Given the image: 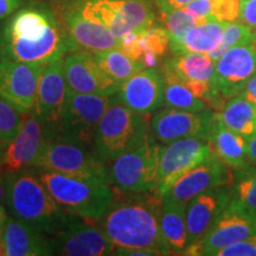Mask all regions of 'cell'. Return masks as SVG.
Instances as JSON below:
<instances>
[{
  "mask_svg": "<svg viewBox=\"0 0 256 256\" xmlns=\"http://www.w3.org/2000/svg\"><path fill=\"white\" fill-rule=\"evenodd\" d=\"M75 50L51 2L30 0L0 22V58L46 64Z\"/></svg>",
  "mask_w": 256,
  "mask_h": 256,
  "instance_id": "cell-1",
  "label": "cell"
},
{
  "mask_svg": "<svg viewBox=\"0 0 256 256\" xmlns=\"http://www.w3.org/2000/svg\"><path fill=\"white\" fill-rule=\"evenodd\" d=\"M115 194L100 220V226L115 247L114 255L151 250L168 255L160 230L162 198L156 191Z\"/></svg>",
  "mask_w": 256,
  "mask_h": 256,
  "instance_id": "cell-2",
  "label": "cell"
},
{
  "mask_svg": "<svg viewBox=\"0 0 256 256\" xmlns=\"http://www.w3.org/2000/svg\"><path fill=\"white\" fill-rule=\"evenodd\" d=\"M5 174V204L16 218L49 236L60 232L72 218V214L66 212L51 196L34 168Z\"/></svg>",
  "mask_w": 256,
  "mask_h": 256,
  "instance_id": "cell-3",
  "label": "cell"
},
{
  "mask_svg": "<svg viewBox=\"0 0 256 256\" xmlns=\"http://www.w3.org/2000/svg\"><path fill=\"white\" fill-rule=\"evenodd\" d=\"M36 171L51 196L72 215L98 220L113 200V190L107 182L74 177L51 170Z\"/></svg>",
  "mask_w": 256,
  "mask_h": 256,
  "instance_id": "cell-4",
  "label": "cell"
},
{
  "mask_svg": "<svg viewBox=\"0 0 256 256\" xmlns=\"http://www.w3.org/2000/svg\"><path fill=\"white\" fill-rule=\"evenodd\" d=\"M151 136L146 115L130 110L113 95L96 128L94 150L108 162L142 145Z\"/></svg>",
  "mask_w": 256,
  "mask_h": 256,
  "instance_id": "cell-5",
  "label": "cell"
},
{
  "mask_svg": "<svg viewBox=\"0 0 256 256\" xmlns=\"http://www.w3.org/2000/svg\"><path fill=\"white\" fill-rule=\"evenodd\" d=\"M34 168L51 170L74 177L98 179L110 184L107 162L84 144L66 139L58 133L44 144Z\"/></svg>",
  "mask_w": 256,
  "mask_h": 256,
  "instance_id": "cell-6",
  "label": "cell"
},
{
  "mask_svg": "<svg viewBox=\"0 0 256 256\" xmlns=\"http://www.w3.org/2000/svg\"><path fill=\"white\" fill-rule=\"evenodd\" d=\"M86 18L98 22L116 40L153 26L156 17L148 0H66Z\"/></svg>",
  "mask_w": 256,
  "mask_h": 256,
  "instance_id": "cell-7",
  "label": "cell"
},
{
  "mask_svg": "<svg viewBox=\"0 0 256 256\" xmlns=\"http://www.w3.org/2000/svg\"><path fill=\"white\" fill-rule=\"evenodd\" d=\"M162 146L151 136L142 145L107 162L110 182L124 192L156 191Z\"/></svg>",
  "mask_w": 256,
  "mask_h": 256,
  "instance_id": "cell-8",
  "label": "cell"
},
{
  "mask_svg": "<svg viewBox=\"0 0 256 256\" xmlns=\"http://www.w3.org/2000/svg\"><path fill=\"white\" fill-rule=\"evenodd\" d=\"M256 75V52L252 44L230 48L215 60V74L206 106L220 110L229 98L240 95L252 78Z\"/></svg>",
  "mask_w": 256,
  "mask_h": 256,
  "instance_id": "cell-9",
  "label": "cell"
},
{
  "mask_svg": "<svg viewBox=\"0 0 256 256\" xmlns=\"http://www.w3.org/2000/svg\"><path fill=\"white\" fill-rule=\"evenodd\" d=\"M112 96L74 92L68 88L60 115V134L94 148L96 128L104 114Z\"/></svg>",
  "mask_w": 256,
  "mask_h": 256,
  "instance_id": "cell-10",
  "label": "cell"
},
{
  "mask_svg": "<svg viewBox=\"0 0 256 256\" xmlns=\"http://www.w3.org/2000/svg\"><path fill=\"white\" fill-rule=\"evenodd\" d=\"M58 133L60 127L50 126L42 121L34 110L23 115L20 130L2 154V172L10 174L34 168L44 144Z\"/></svg>",
  "mask_w": 256,
  "mask_h": 256,
  "instance_id": "cell-11",
  "label": "cell"
},
{
  "mask_svg": "<svg viewBox=\"0 0 256 256\" xmlns=\"http://www.w3.org/2000/svg\"><path fill=\"white\" fill-rule=\"evenodd\" d=\"M214 154L209 142L202 138H183L166 144L160 152L159 183L156 192L162 198L182 176Z\"/></svg>",
  "mask_w": 256,
  "mask_h": 256,
  "instance_id": "cell-12",
  "label": "cell"
},
{
  "mask_svg": "<svg viewBox=\"0 0 256 256\" xmlns=\"http://www.w3.org/2000/svg\"><path fill=\"white\" fill-rule=\"evenodd\" d=\"M72 215L60 232L50 236L54 255L106 256L114 255L115 247L98 226L86 223Z\"/></svg>",
  "mask_w": 256,
  "mask_h": 256,
  "instance_id": "cell-13",
  "label": "cell"
},
{
  "mask_svg": "<svg viewBox=\"0 0 256 256\" xmlns=\"http://www.w3.org/2000/svg\"><path fill=\"white\" fill-rule=\"evenodd\" d=\"M256 234V220L232 206L226 208L197 242L188 246L183 255L217 256L220 250Z\"/></svg>",
  "mask_w": 256,
  "mask_h": 256,
  "instance_id": "cell-14",
  "label": "cell"
},
{
  "mask_svg": "<svg viewBox=\"0 0 256 256\" xmlns=\"http://www.w3.org/2000/svg\"><path fill=\"white\" fill-rule=\"evenodd\" d=\"M43 66L44 64L0 58V96L20 114L34 110Z\"/></svg>",
  "mask_w": 256,
  "mask_h": 256,
  "instance_id": "cell-15",
  "label": "cell"
},
{
  "mask_svg": "<svg viewBox=\"0 0 256 256\" xmlns=\"http://www.w3.org/2000/svg\"><path fill=\"white\" fill-rule=\"evenodd\" d=\"M215 113L209 110L188 112L166 108L152 118L150 128L156 142L168 144L183 138L208 139Z\"/></svg>",
  "mask_w": 256,
  "mask_h": 256,
  "instance_id": "cell-16",
  "label": "cell"
},
{
  "mask_svg": "<svg viewBox=\"0 0 256 256\" xmlns=\"http://www.w3.org/2000/svg\"><path fill=\"white\" fill-rule=\"evenodd\" d=\"M64 72L68 87L74 92L113 96L121 87L98 66L94 54L86 50H75L64 56Z\"/></svg>",
  "mask_w": 256,
  "mask_h": 256,
  "instance_id": "cell-17",
  "label": "cell"
},
{
  "mask_svg": "<svg viewBox=\"0 0 256 256\" xmlns=\"http://www.w3.org/2000/svg\"><path fill=\"white\" fill-rule=\"evenodd\" d=\"M51 4L60 23L80 50L96 54L119 46V40H116L104 25L86 18L68 2L52 0Z\"/></svg>",
  "mask_w": 256,
  "mask_h": 256,
  "instance_id": "cell-18",
  "label": "cell"
},
{
  "mask_svg": "<svg viewBox=\"0 0 256 256\" xmlns=\"http://www.w3.org/2000/svg\"><path fill=\"white\" fill-rule=\"evenodd\" d=\"M234 182L232 172L214 154L182 176L162 198L180 203H188L194 196L210 188L226 186Z\"/></svg>",
  "mask_w": 256,
  "mask_h": 256,
  "instance_id": "cell-19",
  "label": "cell"
},
{
  "mask_svg": "<svg viewBox=\"0 0 256 256\" xmlns=\"http://www.w3.org/2000/svg\"><path fill=\"white\" fill-rule=\"evenodd\" d=\"M68 88L64 72V57H58L44 64L34 108L42 121L50 126L60 127Z\"/></svg>",
  "mask_w": 256,
  "mask_h": 256,
  "instance_id": "cell-20",
  "label": "cell"
},
{
  "mask_svg": "<svg viewBox=\"0 0 256 256\" xmlns=\"http://www.w3.org/2000/svg\"><path fill=\"white\" fill-rule=\"evenodd\" d=\"M164 92L162 72L156 68H145L124 81L116 96L130 110L148 115L164 104Z\"/></svg>",
  "mask_w": 256,
  "mask_h": 256,
  "instance_id": "cell-21",
  "label": "cell"
},
{
  "mask_svg": "<svg viewBox=\"0 0 256 256\" xmlns=\"http://www.w3.org/2000/svg\"><path fill=\"white\" fill-rule=\"evenodd\" d=\"M232 192L226 186L210 188L188 200L186 206L188 246L197 242L228 206Z\"/></svg>",
  "mask_w": 256,
  "mask_h": 256,
  "instance_id": "cell-22",
  "label": "cell"
},
{
  "mask_svg": "<svg viewBox=\"0 0 256 256\" xmlns=\"http://www.w3.org/2000/svg\"><path fill=\"white\" fill-rule=\"evenodd\" d=\"M2 243L5 256L54 255L49 235L14 216L6 220Z\"/></svg>",
  "mask_w": 256,
  "mask_h": 256,
  "instance_id": "cell-23",
  "label": "cell"
},
{
  "mask_svg": "<svg viewBox=\"0 0 256 256\" xmlns=\"http://www.w3.org/2000/svg\"><path fill=\"white\" fill-rule=\"evenodd\" d=\"M208 142L212 147L214 153L228 168L246 171L248 168L247 138L234 132L223 124L215 113L211 124Z\"/></svg>",
  "mask_w": 256,
  "mask_h": 256,
  "instance_id": "cell-24",
  "label": "cell"
},
{
  "mask_svg": "<svg viewBox=\"0 0 256 256\" xmlns=\"http://www.w3.org/2000/svg\"><path fill=\"white\" fill-rule=\"evenodd\" d=\"M186 206L188 203L162 198L160 230L168 255H183L188 247Z\"/></svg>",
  "mask_w": 256,
  "mask_h": 256,
  "instance_id": "cell-25",
  "label": "cell"
},
{
  "mask_svg": "<svg viewBox=\"0 0 256 256\" xmlns=\"http://www.w3.org/2000/svg\"><path fill=\"white\" fill-rule=\"evenodd\" d=\"M162 68L183 82H211L215 74V60L209 54L186 52L165 60Z\"/></svg>",
  "mask_w": 256,
  "mask_h": 256,
  "instance_id": "cell-26",
  "label": "cell"
},
{
  "mask_svg": "<svg viewBox=\"0 0 256 256\" xmlns=\"http://www.w3.org/2000/svg\"><path fill=\"white\" fill-rule=\"evenodd\" d=\"M226 23L211 19L192 26L178 46L171 49L174 55L186 52L210 54L220 46Z\"/></svg>",
  "mask_w": 256,
  "mask_h": 256,
  "instance_id": "cell-27",
  "label": "cell"
},
{
  "mask_svg": "<svg viewBox=\"0 0 256 256\" xmlns=\"http://www.w3.org/2000/svg\"><path fill=\"white\" fill-rule=\"evenodd\" d=\"M217 116L224 126L243 136L256 134V104L242 95L229 98Z\"/></svg>",
  "mask_w": 256,
  "mask_h": 256,
  "instance_id": "cell-28",
  "label": "cell"
},
{
  "mask_svg": "<svg viewBox=\"0 0 256 256\" xmlns=\"http://www.w3.org/2000/svg\"><path fill=\"white\" fill-rule=\"evenodd\" d=\"M94 58L98 66L120 84L132 78L134 74L145 69L142 62L133 60L119 48H112L96 52L94 54Z\"/></svg>",
  "mask_w": 256,
  "mask_h": 256,
  "instance_id": "cell-29",
  "label": "cell"
},
{
  "mask_svg": "<svg viewBox=\"0 0 256 256\" xmlns=\"http://www.w3.org/2000/svg\"><path fill=\"white\" fill-rule=\"evenodd\" d=\"M162 72L165 81L164 104L166 107L188 112H202L206 110L208 106L206 102L197 98L177 76L164 68Z\"/></svg>",
  "mask_w": 256,
  "mask_h": 256,
  "instance_id": "cell-30",
  "label": "cell"
},
{
  "mask_svg": "<svg viewBox=\"0 0 256 256\" xmlns=\"http://www.w3.org/2000/svg\"><path fill=\"white\" fill-rule=\"evenodd\" d=\"M232 192L229 206L240 211L243 215L256 220V172L252 170L246 172L244 177L238 182Z\"/></svg>",
  "mask_w": 256,
  "mask_h": 256,
  "instance_id": "cell-31",
  "label": "cell"
},
{
  "mask_svg": "<svg viewBox=\"0 0 256 256\" xmlns=\"http://www.w3.org/2000/svg\"><path fill=\"white\" fill-rule=\"evenodd\" d=\"M255 34L256 32L254 28L248 26V25L243 23H236V22L226 23L220 46L209 55L214 60H216L230 48L243 46V44H252Z\"/></svg>",
  "mask_w": 256,
  "mask_h": 256,
  "instance_id": "cell-32",
  "label": "cell"
},
{
  "mask_svg": "<svg viewBox=\"0 0 256 256\" xmlns=\"http://www.w3.org/2000/svg\"><path fill=\"white\" fill-rule=\"evenodd\" d=\"M162 20L170 34V49H174L176 46H178L192 26L200 24L196 18L188 14L183 8L162 14Z\"/></svg>",
  "mask_w": 256,
  "mask_h": 256,
  "instance_id": "cell-33",
  "label": "cell"
},
{
  "mask_svg": "<svg viewBox=\"0 0 256 256\" xmlns=\"http://www.w3.org/2000/svg\"><path fill=\"white\" fill-rule=\"evenodd\" d=\"M23 114L0 96V140L10 142L20 130Z\"/></svg>",
  "mask_w": 256,
  "mask_h": 256,
  "instance_id": "cell-34",
  "label": "cell"
},
{
  "mask_svg": "<svg viewBox=\"0 0 256 256\" xmlns=\"http://www.w3.org/2000/svg\"><path fill=\"white\" fill-rule=\"evenodd\" d=\"M212 2V17L223 23L236 22L240 17L242 0H211Z\"/></svg>",
  "mask_w": 256,
  "mask_h": 256,
  "instance_id": "cell-35",
  "label": "cell"
},
{
  "mask_svg": "<svg viewBox=\"0 0 256 256\" xmlns=\"http://www.w3.org/2000/svg\"><path fill=\"white\" fill-rule=\"evenodd\" d=\"M217 256H256V234L218 252Z\"/></svg>",
  "mask_w": 256,
  "mask_h": 256,
  "instance_id": "cell-36",
  "label": "cell"
},
{
  "mask_svg": "<svg viewBox=\"0 0 256 256\" xmlns=\"http://www.w3.org/2000/svg\"><path fill=\"white\" fill-rule=\"evenodd\" d=\"M183 10L196 18L200 23L211 20L212 17V2L211 0H191Z\"/></svg>",
  "mask_w": 256,
  "mask_h": 256,
  "instance_id": "cell-37",
  "label": "cell"
},
{
  "mask_svg": "<svg viewBox=\"0 0 256 256\" xmlns=\"http://www.w3.org/2000/svg\"><path fill=\"white\" fill-rule=\"evenodd\" d=\"M238 20L250 28H256V0H242Z\"/></svg>",
  "mask_w": 256,
  "mask_h": 256,
  "instance_id": "cell-38",
  "label": "cell"
},
{
  "mask_svg": "<svg viewBox=\"0 0 256 256\" xmlns=\"http://www.w3.org/2000/svg\"><path fill=\"white\" fill-rule=\"evenodd\" d=\"M25 2L26 0H0V22L14 14Z\"/></svg>",
  "mask_w": 256,
  "mask_h": 256,
  "instance_id": "cell-39",
  "label": "cell"
},
{
  "mask_svg": "<svg viewBox=\"0 0 256 256\" xmlns=\"http://www.w3.org/2000/svg\"><path fill=\"white\" fill-rule=\"evenodd\" d=\"M191 0H154L156 8H159L160 14H168V12L176 11V10L183 8Z\"/></svg>",
  "mask_w": 256,
  "mask_h": 256,
  "instance_id": "cell-40",
  "label": "cell"
},
{
  "mask_svg": "<svg viewBox=\"0 0 256 256\" xmlns=\"http://www.w3.org/2000/svg\"><path fill=\"white\" fill-rule=\"evenodd\" d=\"M240 95H242L243 98H246L247 100L252 101V104H256V75L246 83L244 88L242 89Z\"/></svg>",
  "mask_w": 256,
  "mask_h": 256,
  "instance_id": "cell-41",
  "label": "cell"
},
{
  "mask_svg": "<svg viewBox=\"0 0 256 256\" xmlns=\"http://www.w3.org/2000/svg\"><path fill=\"white\" fill-rule=\"evenodd\" d=\"M247 156L250 162L256 164V134L247 138Z\"/></svg>",
  "mask_w": 256,
  "mask_h": 256,
  "instance_id": "cell-42",
  "label": "cell"
},
{
  "mask_svg": "<svg viewBox=\"0 0 256 256\" xmlns=\"http://www.w3.org/2000/svg\"><path fill=\"white\" fill-rule=\"evenodd\" d=\"M6 198V174H0V203L5 204Z\"/></svg>",
  "mask_w": 256,
  "mask_h": 256,
  "instance_id": "cell-43",
  "label": "cell"
},
{
  "mask_svg": "<svg viewBox=\"0 0 256 256\" xmlns=\"http://www.w3.org/2000/svg\"><path fill=\"white\" fill-rule=\"evenodd\" d=\"M8 218V210H6L5 206L2 203H0V226H4L6 220Z\"/></svg>",
  "mask_w": 256,
  "mask_h": 256,
  "instance_id": "cell-44",
  "label": "cell"
},
{
  "mask_svg": "<svg viewBox=\"0 0 256 256\" xmlns=\"http://www.w3.org/2000/svg\"><path fill=\"white\" fill-rule=\"evenodd\" d=\"M6 147H8V142H2V140H0V156L2 154V153L5 152Z\"/></svg>",
  "mask_w": 256,
  "mask_h": 256,
  "instance_id": "cell-45",
  "label": "cell"
},
{
  "mask_svg": "<svg viewBox=\"0 0 256 256\" xmlns=\"http://www.w3.org/2000/svg\"><path fill=\"white\" fill-rule=\"evenodd\" d=\"M252 49H254L255 52H256V34H255L254 40H252Z\"/></svg>",
  "mask_w": 256,
  "mask_h": 256,
  "instance_id": "cell-46",
  "label": "cell"
},
{
  "mask_svg": "<svg viewBox=\"0 0 256 256\" xmlns=\"http://www.w3.org/2000/svg\"><path fill=\"white\" fill-rule=\"evenodd\" d=\"M2 232H4V226H0V238H2Z\"/></svg>",
  "mask_w": 256,
  "mask_h": 256,
  "instance_id": "cell-47",
  "label": "cell"
},
{
  "mask_svg": "<svg viewBox=\"0 0 256 256\" xmlns=\"http://www.w3.org/2000/svg\"><path fill=\"white\" fill-rule=\"evenodd\" d=\"M0 171H2V156H0Z\"/></svg>",
  "mask_w": 256,
  "mask_h": 256,
  "instance_id": "cell-48",
  "label": "cell"
},
{
  "mask_svg": "<svg viewBox=\"0 0 256 256\" xmlns=\"http://www.w3.org/2000/svg\"><path fill=\"white\" fill-rule=\"evenodd\" d=\"M252 171H254V172H256V168H252Z\"/></svg>",
  "mask_w": 256,
  "mask_h": 256,
  "instance_id": "cell-49",
  "label": "cell"
}]
</instances>
